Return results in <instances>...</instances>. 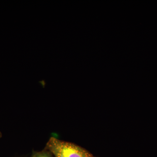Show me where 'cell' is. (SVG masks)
Here are the masks:
<instances>
[{"label": "cell", "mask_w": 157, "mask_h": 157, "mask_svg": "<svg viewBox=\"0 0 157 157\" xmlns=\"http://www.w3.org/2000/svg\"><path fill=\"white\" fill-rule=\"evenodd\" d=\"M1 136H2V135H1V133H0V137H1Z\"/></svg>", "instance_id": "obj_3"}, {"label": "cell", "mask_w": 157, "mask_h": 157, "mask_svg": "<svg viewBox=\"0 0 157 157\" xmlns=\"http://www.w3.org/2000/svg\"><path fill=\"white\" fill-rule=\"evenodd\" d=\"M46 147L54 157H94L81 147L54 137L49 139Z\"/></svg>", "instance_id": "obj_1"}, {"label": "cell", "mask_w": 157, "mask_h": 157, "mask_svg": "<svg viewBox=\"0 0 157 157\" xmlns=\"http://www.w3.org/2000/svg\"><path fill=\"white\" fill-rule=\"evenodd\" d=\"M32 157H54L50 152L42 151L34 154Z\"/></svg>", "instance_id": "obj_2"}]
</instances>
